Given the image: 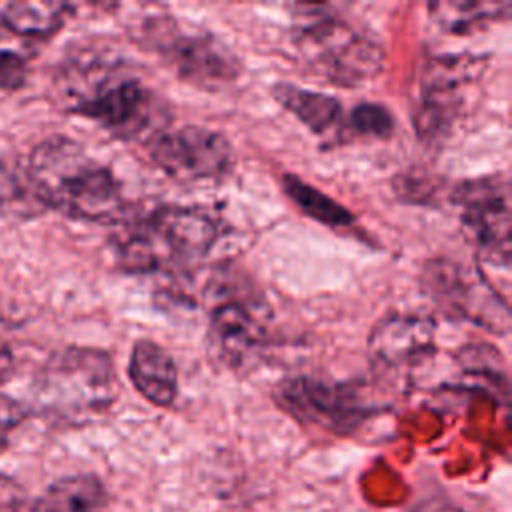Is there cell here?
I'll list each match as a JSON object with an SVG mask.
<instances>
[{
	"instance_id": "4316f807",
	"label": "cell",
	"mask_w": 512,
	"mask_h": 512,
	"mask_svg": "<svg viewBox=\"0 0 512 512\" xmlns=\"http://www.w3.org/2000/svg\"><path fill=\"white\" fill-rule=\"evenodd\" d=\"M14 372V354L10 346L0 338V384Z\"/></svg>"
},
{
	"instance_id": "7a4b0ae2",
	"label": "cell",
	"mask_w": 512,
	"mask_h": 512,
	"mask_svg": "<svg viewBox=\"0 0 512 512\" xmlns=\"http://www.w3.org/2000/svg\"><path fill=\"white\" fill-rule=\"evenodd\" d=\"M26 168L46 210L112 226L130 212L114 172L74 138L52 134L40 140L30 150Z\"/></svg>"
},
{
	"instance_id": "cb8c5ba5",
	"label": "cell",
	"mask_w": 512,
	"mask_h": 512,
	"mask_svg": "<svg viewBox=\"0 0 512 512\" xmlns=\"http://www.w3.org/2000/svg\"><path fill=\"white\" fill-rule=\"evenodd\" d=\"M28 80V62L22 54L0 48V90L14 92Z\"/></svg>"
},
{
	"instance_id": "484cf974",
	"label": "cell",
	"mask_w": 512,
	"mask_h": 512,
	"mask_svg": "<svg viewBox=\"0 0 512 512\" xmlns=\"http://www.w3.org/2000/svg\"><path fill=\"white\" fill-rule=\"evenodd\" d=\"M18 504H20V496L16 486L0 476V512H18Z\"/></svg>"
},
{
	"instance_id": "ba28073f",
	"label": "cell",
	"mask_w": 512,
	"mask_h": 512,
	"mask_svg": "<svg viewBox=\"0 0 512 512\" xmlns=\"http://www.w3.org/2000/svg\"><path fill=\"white\" fill-rule=\"evenodd\" d=\"M484 68L486 60L472 54H440L422 64L412 110L414 130L422 142L432 146L448 138Z\"/></svg>"
},
{
	"instance_id": "7c38bea8",
	"label": "cell",
	"mask_w": 512,
	"mask_h": 512,
	"mask_svg": "<svg viewBox=\"0 0 512 512\" xmlns=\"http://www.w3.org/2000/svg\"><path fill=\"white\" fill-rule=\"evenodd\" d=\"M208 346L228 368H242L256 360L268 344V328L262 304L256 298L238 296L228 286L208 294Z\"/></svg>"
},
{
	"instance_id": "8992f818",
	"label": "cell",
	"mask_w": 512,
	"mask_h": 512,
	"mask_svg": "<svg viewBox=\"0 0 512 512\" xmlns=\"http://www.w3.org/2000/svg\"><path fill=\"white\" fill-rule=\"evenodd\" d=\"M38 402L60 416H88L106 410L118 396V374L108 352L66 346L38 370Z\"/></svg>"
},
{
	"instance_id": "4fadbf2b",
	"label": "cell",
	"mask_w": 512,
	"mask_h": 512,
	"mask_svg": "<svg viewBox=\"0 0 512 512\" xmlns=\"http://www.w3.org/2000/svg\"><path fill=\"white\" fill-rule=\"evenodd\" d=\"M436 324L420 314H392L382 318L368 336V352L374 364L390 370L416 366L432 356Z\"/></svg>"
},
{
	"instance_id": "52a82bcc",
	"label": "cell",
	"mask_w": 512,
	"mask_h": 512,
	"mask_svg": "<svg viewBox=\"0 0 512 512\" xmlns=\"http://www.w3.org/2000/svg\"><path fill=\"white\" fill-rule=\"evenodd\" d=\"M466 236L476 246L478 272L488 278L496 270L510 282V184L504 174L462 180L448 192Z\"/></svg>"
},
{
	"instance_id": "2e32d148",
	"label": "cell",
	"mask_w": 512,
	"mask_h": 512,
	"mask_svg": "<svg viewBox=\"0 0 512 512\" xmlns=\"http://www.w3.org/2000/svg\"><path fill=\"white\" fill-rule=\"evenodd\" d=\"M108 492L94 474H72L52 482L32 504L30 512H104Z\"/></svg>"
},
{
	"instance_id": "44dd1931",
	"label": "cell",
	"mask_w": 512,
	"mask_h": 512,
	"mask_svg": "<svg viewBox=\"0 0 512 512\" xmlns=\"http://www.w3.org/2000/svg\"><path fill=\"white\" fill-rule=\"evenodd\" d=\"M458 366L476 378H482L490 384H500L506 390V366L504 360L500 358L498 350L492 348L490 344H470L466 348H462L456 354Z\"/></svg>"
},
{
	"instance_id": "7402d4cb",
	"label": "cell",
	"mask_w": 512,
	"mask_h": 512,
	"mask_svg": "<svg viewBox=\"0 0 512 512\" xmlns=\"http://www.w3.org/2000/svg\"><path fill=\"white\" fill-rule=\"evenodd\" d=\"M348 130L352 138H390L396 130L392 112L376 102H360L348 114Z\"/></svg>"
},
{
	"instance_id": "5bb4252c",
	"label": "cell",
	"mask_w": 512,
	"mask_h": 512,
	"mask_svg": "<svg viewBox=\"0 0 512 512\" xmlns=\"http://www.w3.org/2000/svg\"><path fill=\"white\" fill-rule=\"evenodd\" d=\"M272 98L322 144L340 146L352 140L348 130V114L338 98L288 82L274 84Z\"/></svg>"
},
{
	"instance_id": "ac0fdd59",
	"label": "cell",
	"mask_w": 512,
	"mask_h": 512,
	"mask_svg": "<svg viewBox=\"0 0 512 512\" xmlns=\"http://www.w3.org/2000/svg\"><path fill=\"white\" fill-rule=\"evenodd\" d=\"M430 20L444 34H470L494 22L510 18L508 2H484V0H444L428 6Z\"/></svg>"
},
{
	"instance_id": "9a60e30c",
	"label": "cell",
	"mask_w": 512,
	"mask_h": 512,
	"mask_svg": "<svg viewBox=\"0 0 512 512\" xmlns=\"http://www.w3.org/2000/svg\"><path fill=\"white\" fill-rule=\"evenodd\" d=\"M128 376L132 386L150 404L168 408L178 394V368L174 358L158 342L140 338L134 342L128 362Z\"/></svg>"
},
{
	"instance_id": "3957f363",
	"label": "cell",
	"mask_w": 512,
	"mask_h": 512,
	"mask_svg": "<svg viewBox=\"0 0 512 512\" xmlns=\"http://www.w3.org/2000/svg\"><path fill=\"white\" fill-rule=\"evenodd\" d=\"M220 222L200 206L160 204L126 214L112 234L118 264L132 274H178L210 254Z\"/></svg>"
},
{
	"instance_id": "5b68a950",
	"label": "cell",
	"mask_w": 512,
	"mask_h": 512,
	"mask_svg": "<svg viewBox=\"0 0 512 512\" xmlns=\"http://www.w3.org/2000/svg\"><path fill=\"white\" fill-rule=\"evenodd\" d=\"M138 30L142 46L196 88L222 90L242 74L236 54L208 30L182 24L170 14H148Z\"/></svg>"
},
{
	"instance_id": "d4e9b609",
	"label": "cell",
	"mask_w": 512,
	"mask_h": 512,
	"mask_svg": "<svg viewBox=\"0 0 512 512\" xmlns=\"http://www.w3.org/2000/svg\"><path fill=\"white\" fill-rule=\"evenodd\" d=\"M22 418L24 408L16 400L0 394V452L8 446L10 432L22 422Z\"/></svg>"
},
{
	"instance_id": "9c48e42d",
	"label": "cell",
	"mask_w": 512,
	"mask_h": 512,
	"mask_svg": "<svg viewBox=\"0 0 512 512\" xmlns=\"http://www.w3.org/2000/svg\"><path fill=\"white\" fill-rule=\"evenodd\" d=\"M424 294L446 316L506 336L510 306L484 280L478 268H466L450 258H432L420 272Z\"/></svg>"
},
{
	"instance_id": "ffe728a7",
	"label": "cell",
	"mask_w": 512,
	"mask_h": 512,
	"mask_svg": "<svg viewBox=\"0 0 512 512\" xmlns=\"http://www.w3.org/2000/svg\"><path fill=\"white\" fill-rule=\"evenodd\" d=\"M282 190L284 194L304 212L308 218L334 228H352L356 224V218L350 210H346L340 202L330 198L326 192L314 188L312 184L304 182L296 174H284L282 176Z\"/></svg>"
},
{
	"instance_id": "8fae6325",
	"label": "cell",
	"mask_w": 512,
	"mask_h": 512,
	"mask_svg": "<svg viewBox=\"0 0 512 512\" xmlns=\"http://www.w3.org/2000/svg\"><path fill=\"white\" fill-rule=\"evenodd\" d=\"M276 402L296 420L332 434H350L376 408L352 382L296 376L278 384Z\"/></svg>"
},
{
	"instance_id": "277c9868",
	"label": "cell",
	"mask_w": 512,
	"mask_h": 512,
	"mask_svg": "<svg viewBox=\"0 0 512 512\" xmlns=\"http://www.w3.org/2000/svg\"><path fill=\"white\" fill-rule=\"evenodd\" d=\"M290 30L298 60L324 82L356 88L370 82L384 66L382 44L330 6L300 4Z\"/></svg>"
},
{
	"instance_id": "30bf717a",
	"label": "cell",
	"mask_w": 512,
	"mask_h": 512,
	"mask_svg": "<svg viewBox=\"0 0 512 512\" xmlns=\"http://www.w3.org/2000/svg\"><path fill=\"white\" fill-rule=\"evenodd\" d=\"M144 146L158 170L184 184L220 182L236 164L228 138L202 126H166Z\"/></svg>"
},
{
	"instance_id": "603a6c76",
	"label": "cell",
	"mask_w": 512,
	"mask_h": 512,
	"mask_svg": "<svg viewBox=\"0 0 512 512\" xmlns=\"http://www.w3.org/2000/svg\"><path fill=\"white\" fill-rule=\"evenodd\" d=\"M442 182L432 174H424L420 170L402 172L394 178V192L398 198L416 202V204H430L434 196L440 192Z\"/></svg>"
},
{
	"instance_id": "d6986e66",
	"label": "cell",
	"mask_w": 512,
	"mask_h": 512,
	"mask_svg": "<svg viewBox=\"0 0 512 512\" xmlns=\"http://www.w3.org/2000/svg\"><path fill=\"white\" fill-rule=\"evenodd\" d=\"M72 12L64 2H8L0 6V24L16 36L50 38L68 20Z\"/></svg>"
},
{
	"instance_id": "6da1fadb",
	"label": "cell",
	"mask_w": 512,
	"mask_h": 512,
	"mask_svg": "<svg viewBox=\"0 0 512 512\" xmlns=\"http://www.w3.org/2000/svg\"><path fill=\"white\" fill-rule=\"evenodd\" d=\"M52 94L62 110L124 142L146 144L170 122L162 98L126 62L98 50L64 58L54 72Z\"/></svg>"
},
{
	"instance_id": "e0dca14e",
	"label": "cell",
	"mask_w": 512,
	"mask_h": 512,
	"mask_svg": "<svg viewBox=\"0 0 512 512\" xmlns=\"http://www.w3.org/2000/svg\"><path fill=\"white\" fill-rule=\"evenodd\" d=\"M46 212L38 198L26 160L12 148L0 146V216L6 220H32Z\"/></svg>"
},
{
	"instance_id": "83f0119b",
	"label": "cell",
	"mask_w": 512,
	"mask_h": 512,
	"mask_svg": "<svg viewBox=\"0 0 512 512\" xmlns=\"http://www.w3.org/2000/svg\"><path fill=\"white\" fill-rule=\"evenodd\" d=\"M410 512H460V510L446 502H424V504H418L416 508H412Z\"/></svg>"
}]
</instances>
